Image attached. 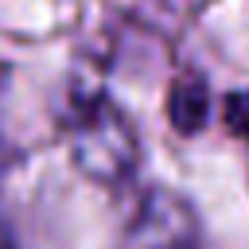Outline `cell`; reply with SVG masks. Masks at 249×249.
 <instances>
[{"label": "cell", "instance_id": "cell-1", "mask_svg": "<svg viewBox=\"0 0 249 249\" xmlns=\"http://www.w3.org/2000/svg\"><path fill=\"white\" fill-rule=\"evenodd\" d=\"M62 140L78 171L93 183H124L140 163V136L124 109L101 89H78L62 109Z\"/></svg>", "mask_w": 249, "mask_h": 249}, {"label": "cell", "instance_id": "cell-2", "mask_svg": "<svg viewBox=\"0 0 249 249\" xmlns=\"http://www.w3.org/2000/svg\"><path fill=\"white\" fill-rule=\"evenodd\" d=\"M198 218L187 198L171 191H148L128 233L124 249H198Z\"/></svg>", "mask_w": 249, "mask_h": 249}, {"label": "cell", "instance_id": "cell-3", "mask_svg": "<svg viewBox=\"0 0 249 249\" xmlns=\"http://www.w3.org/2000/svg\"><path fill=\"white\" fill-rule=\"evenodd\" d=\"M210 117V93H206V82L198 74H183L171 82L167 89V121L175 124V132L191 136L206 124Z\"/></svg>", "mask_w": 249, "mask_h": 249}, {"label": "cell", "instance_id": "cell-4", "mask_svg": "<svg viewBox=\"0 0 249 249\" xmlns=\"http://www.w3.org/2000/svg\"><path fill=\"white\" fill-rule=\"evenodd\" d=\"M222 117H226V128L249 144V89L230 93V97H226V105H222Z\"/></svg>", "mask_w": 249, "mask_h": 249}]
</instances>
